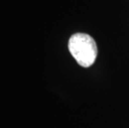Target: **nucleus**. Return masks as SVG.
<instances>
[{
    "mask_svg": "<svg viewBox=\"0 0 129 128\" xmlns=\"http://www.w3.org/2000/svg\"><path fill=\"white\" fill-rule=\"evenodd\" d=\"M68 49L77 62L83 67L92 66L98 56L96 42L86 33L73 34L68 42Z\"/></svg>",
    "mask_w": 129,
    "mask_h": 128,
    "instance_id": "f257e3e1",
    "label": "nucleus"
}]
</instances>
